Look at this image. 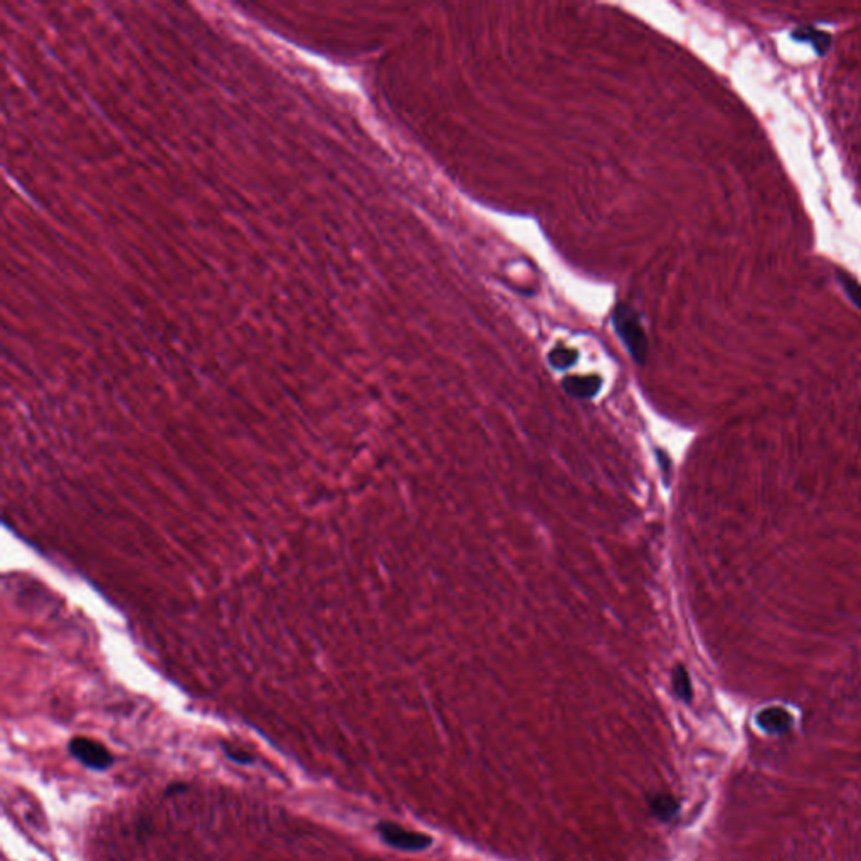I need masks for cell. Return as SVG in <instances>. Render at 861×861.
Masks as SVG:
<instances>
[{
    "label": "cell",
    "mask_w": 861,
    "mask_h": 861,
    "mask_svg": "<svg viewBox=\"0 0 861 861\" xmlns=\"http://www.w3.org/2000/svg\"><path fill=\"white\" fill-rule=\"evenodd\" d=\"M602 380L599 375H572V377L563 379L562 386L566 389L567 394L577 397V399H591L601 389Z\"/></svg>",
    "instance_id": "cell-5"
},
{
    "label": "cell",
    "mask_w": 861,
    "mask_h": 861,
    "mask_svg": "<svg viewBox=\"0 0 861 861\" xmlns=\"http://www.w3.org/2000/svg\"><path fill=\"white\" fill-rule=\"evenodd\" d=\"M841 279H843V286H845L846 291L850 293L851 298H853L856 303H858V307H861V288L856 285V283L851 278L843 276V274H841Z\"/></svg>",
    "instance_id": "cell-9"
},
{
    "label": "cell",
    "mask_w": 861,
    "mask_h": 861,
    "mask_svg": "<svg viewBox=\"0 0 861 861\" xmlns=\"http://www.w3.org/2000/svg\"><path fill=\"white\" fill-rule=\"evenodd\" d=\"M613 325L616 334L623 340L624 347L628 348L629 355L635 358L636 364L642 365L648 355V338L642 329L640 315L633 307L626 303L616 305L613 312Z\"/></svg>",
    "instance_id": "cell-1"
},
{
    "label": "cell",
    "mask_w": 861,
    "mask_h": 861,
    "mask_svg": "<svg viewBox=\"0 0 861 861\" xmlns=\"http://www.w3.org/2000/svg\"><path fill=\"white\" fill-rule=\"evenodd\" d=\"M671 683H673V690H675L676 697H678L680 700L692 702L693 688H692V681H690L688 671L685 670V666L676 664L675 670H673V675H671Z\"/></svg>",
    "instance_id": "cell-7"
},
{
    "label": "cell",
    "mask_w": 861,
    "mask_h": 861,
    "mask_svg": "<svg viewBox=\"0 0 861 861\" xmlns=\"http://www.w3.org/2000/svg\"><path fill=\"white\" fill-rule=\"evenodd\" d=\"M224 750H226L227 757H229L231 760H234V762H238V764H251L252 762V757L251 755H248L246 752L234 750V749H231V747H224Z\"/></svg>",
    "instance_id": "cell-10"
},
{
    "label": "cell",
    "mask_w": 861,
    "mask_h": 861,
    "mask_svg": "<svg viewBox=\"0 0 861 861\" xmlns=\"http://www.w3.org/2000/svg\"><path fill=\"white\" fill-rule=\"evenodd\" d=\"M577 358H579V353L574 348H567L563 347V345H558V347H555L552 352L549 353V362L550 365L554 367V369L563 370V369H569L577 362Z\"/></svg>",
    "instance_id": "cell-8"
},
{
    "label": "cell",
    "mask_w": 861,
    "mask_h": 861,
    "mask_svg": "<svg viewBox=\"0 0 861 861\" xmlns=\"http://www.w3.org/2000/svg\"><path fill=\"white\" fill-rule=\"evenodd\" d=\"M649 810L657 819L668 823L678 814L680 804L670 794H654L649 798Z\"/></svg>",
    "instance_id": "cell-6"
},
{
    "label": "cell",
    "mask_w": 861,
    "mask_h": 861,
    "mask_svg": "<svg viewBox=\"0 0 861 861\" xmlns=\"http://www.w3.org/2000/svg\"><path fill=\"white\" fill-rule=\"evenodd\" d=\"M380 838L389 846L402 851H424L432 845L429 834L421 831H410L394 823H380L377 826Z\"/></svg>",
    "instance_id": "cell-2"
},
{
    "label": "cell",
    "mask_w": 861,
    "mask_h": 861,
    "mask_svg": "<svg viewBox=\"0 0 861 861\" xmlns=\"http://www.w3.org/2000/svg\"><path fill=\"white\" fill-rule=\"evenodd\" d=\"M755 723H757L759 728H762L764 732L772 733V735H779V733H786L793 727V716H790L789 712L784 710V708L769 707L759 712L757 716H755Z\"/></svg>",
    "instance_id": "cell-4"
},
{
    "label": "cell",
    "mask_w": 861,
    "mask_h": 861,
    "mask_svg": "<svg viewBox=\"0 0 861 861\" xmlns=\"http://www.w3.org/2000/svg\"><path fill=\"white\" fill-rule=\"evenodd\" d=\"M69 752L86 767L94 771H104L113 764V755L106 747L99 742L91 740L86 737H76L69 742Z\"/></svg>",
    "instance_id": "cell-3"
}]
</instances>
